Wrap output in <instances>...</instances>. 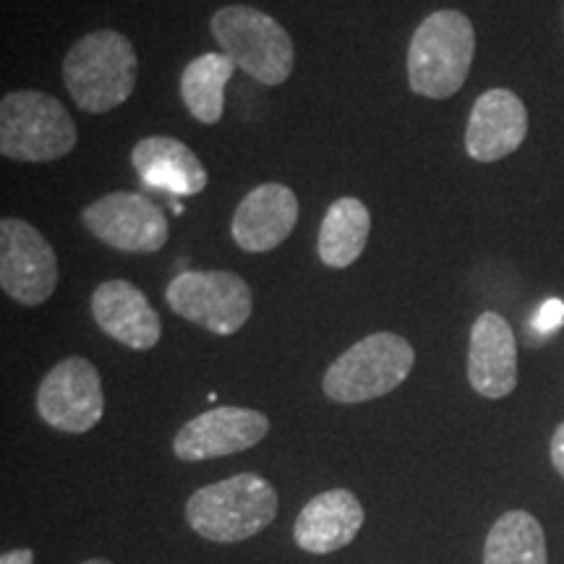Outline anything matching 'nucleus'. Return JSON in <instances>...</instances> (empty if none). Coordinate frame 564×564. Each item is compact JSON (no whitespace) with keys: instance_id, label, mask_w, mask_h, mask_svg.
I'll return each mask as SVG.
<instances>
[{"instance_id":"obj_1","label":"nucleus","mask_w":564,"mask_h":564,"mask_svg":"<svg viewBox=\"0 0 564 564\" xmlns=\"http://www.w3.org/2000/svg\"><path fill=\"white\" fill-rule=\"evenodd\" d=\"M278 491L259 474H236L202 486L186 502V523L212 544H241L278 518Z\"/></svg>"},{"instance_id":"obj_2","label":"nucleus","mask_w":564,"mask_h":564,"mask_svg":"<svg viewBox=\"0 0 564 564\" xmlns=\"http://www.w3.org/2000/svg\"><path fill=\"white\" fill-rule=\"evenodd\" d=\"M139 58L131 40L116 30L84 34L63 58V84L76 108L102 116L129 100L137 89Z\"/></svg>"},{"instance_id":"obj_3","label":"nucleus","mask_w":564,"mask_h":564,"mask_svg":"<svg viewBox=\"0 0 564 564\" xmlns=\"http://www.w3.org/2000/svg\"><path fill=\"white\" fill-rule=\"evenodd\" d=\"M476 55V30L463 11L429 13L408 45V84L419 97L447 100L463 89Z\"/></svg>"},{"instance_id":"obj_4","label":"nucleus","mask_w":564,"mask_h":564,"mask_svg":"<svg viewBox=\"0 0 564 564\" xmlns=\"http://www.w3.org/2000/svg\"><path fill=\"white\" fill-rule=\"evenodd\" d=\"M413 364L415 350L403 335L373 333L329 364L322 390L340 405L369 403L398 390L411 377Z\"/></svg>"},{"instance_id":"obj_5","label":"nucleus","mask_w":564,"mask_h":564,"mask_svg":"<svg viewBox=\"0 0 564 564\" xmlns=\"http://www.w3.org/2000/svg\"><path fill=\"white\" fill-rule=\"evenodd\" d=\"M212 37L243 74L264 87H280L291 79L295 47L291 34L270 13L253 6H223L212 17Z\"/></svg>"},{"instance_id":"obj_6","label":"nucleus","mask_w":564,"mask_h":564,"mask_svg":"<svg viewBox=\"0 0 564 564\" xmlns=\"http://www.w3.org/2000/svg\"><path fill=\"white\" fill-rule=\"evenodd\" d=\"M76 147V123L58 97L40 89L0 100V154L17 162H53Z\"/></svg>"},{"instance_id":"obj_7","label":"nucleus","mask_w":564,"mask_h":564,"mask_svg":"<svg viewBox=\"0 0 564 564\" xmlns=\"http://www.w3.org/2000/svg\"><path fill=\"white\" fill-rule=\"evenodd\" d=\"M165 301L181 319L212 335H236L251 319L253 293L241 274L225 270H186L165 288Z\"/></svg>"},{"instance_id":"obj_8","label":"nucleus","mask_w":564,"mask_h":564,"mask_svg":"<svg viewBox=\"0 0 564 564\" xmlns=\"http://www.w3.org/2000/svg\"><path fill=\"white\" fill-rule=\"evenodd\" d=\"M37 415L63 434H87L105 415L102 379L95 364L82 356L63 358L37 387Z\"/></svg>"},{"instance_id":"obj_9","label":"nucleus","mask_w":564,"mask_h":564,"mask_svg":"<svg viewBox=\"0 0 564 564\" xmlns=\"http://www.w3.org/2000/svg\"><path fill=\"white\" fill-rule=\"evenodd\" d=\"M0 288L21 306H42L58 288V259L53 246L30 223L0 220Z\"/></svg>"},{"instance_id":"obj_10","label":"nucleus","mask_w":564,"mask_h":564,"mask_svg":"<svg viewBox=\"0 0 564 564\" xmlns=\"http://www.w3.org/2000/svg\"><path fill=\"white\" fill-rule=\"evenodd\" d=\"M82 223L97 241L123 253H154L171 236L165 212L133 192H112L87 204Z\"/></svg>"},{"instance_id":"obj_11","label":"nucleus","mask_w":564,"mask_h":564,"mask_svg":"<svg viewBox=\"0 0 564 564\" xmlns=\"http://www.w3.org/2000/svg\"><path fill=\"white\" fill-rule=\"evenodd\" d=\"M270 434V419L262 411L220 405L183 423L173 436V453L183 463L215 460L257 447Z\"/></svg>"},{"instance_id":"obj_12","label":"nucleus","mask_w":564,"mask_h":564,"mask_svg":"<svg viewBox=\"0 0 564 564\" xmlns=\"http://www.w3.org/2000/svg\"><path fill=\"white\" fill-rule=\"evenodd\" d=\"M528 137V108L510 89L478 97L465 129V152L476 162H499L520 150Z\"/></svg>"},{"instance_id":"obj_13","label":"nucleus","mask_w":564,"mask_h":564,"mask_svg":"<svg viewBox=\"0 0 564 564\" xmlns=\"http://www.w3.org/2000/svg\"><path fill=\"white\" fill-rule=\"evenodd\" d=\"M468 382L486 400H502L518 387V343L502 314L484 312L470 327Z\"/></svg>"},{"instance_id":"obj_14","label":"nucleus","mask_w":564,"mask_h":564,"mask_svg":"<svg viewBox=\"0 0 564 564\" xmlns=\"http://www.w3.org/2000/svg\"><path fill=\"white\" fill-rule=\"evenodd\" d=\"M97 327L131 350H152L162 337V322L147 295L129 280H108L91 293Z\"/></svg>"},{"instance_id":"obj_15","label":"nucleus","mask_w":564,"mask_h":564,"mask_svg":"<svg viewBox=\"0 0 564 564\" xmlns=\"http://www.w3.org/2000/svg\"><path fill=\"white\" fill-rule=\"evenodd\" d=\"M299 196L282 183H262L243 196L232 215V241L246 253H267L291 236L299 223Z\"/></svg>"},{"instance_id":"obj_16","label":"nucleus","mask_w":564,"mask_h":564,"mask_svg":"<svg viewBox=\"0 0 564 564\" xmlns=\"http://www.w3.org/2000/svg\"><path fill=\"white\" fill-rule=\"evenodd\" d=\"M366 520L364 505L348 489L316 494L303 505L293 525V539L308 554H333L350 546Z\"/></svg>"},{"instance_id":"obj_17","label":"nucleus","mask_w":564,"mask_h":564,"mask_svg":"<svg viewBox=\"0 0 564 564\" xmlns=\"http://www.w3.org/2000/svg\"><path fill=\"white\" fill-rule=\"evenodd\" d=\"M131 162L147 186L173 196H196L207 188L209 175L199 154L173 137H147L131 152Z\"/></svg>"},{"instance_id":"obj_18","label":"nucleus","mask_w":564,"mask_h":564,"mask_svg":"<svg viewBox=\"0 0 564 564\" xmlns=\"http://www.w3.org/2000/svg\"><path fill=\"white\" fill-rule=\"evenodd\" d=\"M371 232V212L356 196H343L329 204L327 215L319 225V251L322 264L333 270H345L361 257Z\"/></svg>"},{"instance_id":"obj_19","label":"nucleus","mask_w":564,"mask_h":564,"mask_svg":"<svg viewBox=\"0 0 564 564\" xmlns=\"http://www.w3.org/2000/svg\"><path fill=\"white\" fill-rule=\"evenodd\" d=\"M236 63L225 53H204L183 68L181 97L192 118L215 126L223 121L225 112V84L236 74Z\"/></svg>"},{"instance_id":"obj_20","label":"nucleus","mask_w":564,"mask_h":564,"mask_svg":"<svg viewBox=\"0 0 564 564\" xmlns=\"http://www.w3.org/2000/svg\"><path fill=\"white\" fill-rule=\"evenodd\" d=\"M484 564H549L544 528L525 510L499 514L486 535Z\"/></svg>"},{"instance_id":"obj_21","label":"nucleus","mask_w":564,"mask_h":564,"mask_svg":"<svg viewBox=\"0 0 564 564\" xmlns=\"http://www.w3.org/2000/svg\"><path fill=\"white\" fill-rule=\"evenodd\" d=\"M564 322V303L562 301H546L539 316H535V329L539 333H552Z\"/></svg>"},{"instance_id":"obj_22","label":"nucleus","mask_w":564,"mask_h":564,"mask_svg":"<svg viewBox=\"0 0 564 564\" xmlns=\"http://www.w3.org/2000/svg\"><path fill=\"white\" fill-rule=\"evenodd\" d=\"M549 455H552V465L554 470L564 478V421L556 426V432L552 436V444H549Z\"/></svg>"},{"instance_id":"obj_23","label":"nucleus","mask_w":564,"mask_h":564,"mask_svg":"<svg viewBox=\"0 0 564 564\" xmlns=\"http://www.w3.org/2000/svg\"><path fill=\"white\" fill-rule=\"evenodd\" d=\"M0 564H34V552L32 549H11L0 556Z\"/></svg>"},{"instance_id":"obj_24","label":"nucleus","mask_w":564,"mask_h":564,"mask_svg":"<svg viewBox=\"0 0 564 564\" xmlns=\"http://www.w3.org/2000/svg\"><path fill=\"white\" fill-rule=\"evenodd\" d=\"M82 564H112V562L105 560V556H95V560H87V562H82Z\"/></svg>"}]
</instances>
